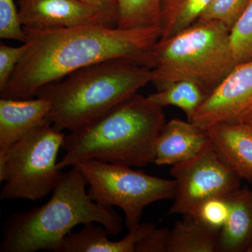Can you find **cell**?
I'll return each mask as SVG.
<instances>
[{"label":"cell","instance_id":"obj_1","mask_svg":"<svg viewBox=\"0 0 252 252\" xmlns=\"http://www.w3.org/2000/svg\"><path fill=\"white\" fill-rule=\"evenodd\" d=\"M24 31L29 47L0 92L1 98H33L43 86L109 60H127L153 69L152 53L161 35L160 28L124 30L102 24Z\"/></svg>","mask_w":252,"mask_h":252},{"label":"cell","instance_id":"obj_2","mask_svg":"<svg viewBox=\"0 0 252 252\" xmlns=\"http://www.w3.org/2000/svg\"><path fill=\"white\" fill-rule=\"evenodd\" d=\"M166 124L162 107L138 94L91 122L69 130L58 162L63 170L97 160L130 167L154 163L156 142Z\"/></svg>","mask_w":252,"mask_h":252},{"label":"cell","instance_id":"obj_3","mask_svg":"<svg viewBox=\"0 0 252 252\" xmlns=\"http://www.w3.org/2000/svg\"><path fill=\"white\" fill-rule=\"evenodd\" d=\"M87 182L77 167L61 171L49 201L42 206L10 215L3 227L0 252H59L64 238L78 225L96 223L109 235L123 230L113 207L89 196Z\"/></svg>","mask_w":252,"mask_h":252},{"label":"cell","instance_id":"obj_4","mask_svg":"<svg viewBox=\"0 0 252 252\" xmlns=\"http://www.w3.org/2000/svg\"><path fill=\"white\" fill-rule=\"evenodd\" d=\"M152 78L151 68L127 60H109L43 86L35 97L49 102L47 119L55 128L72 130L130 98Z\"/></svg>","mask_w":252,"mask_h":252},{"label":"cell","instance_id":"obj_5","mask_svg":"<svg viewBox=\"0 0 252 252\" xmlns=\"http://www.w3.org/2000/svg\"><path fill=\"white\" fill-rule=\"evenodd\" d=\"M230 34L222 23L198 20L175 35L158 41L152 53L151 82L160 91L175 81H193L210 94L238 64Z\"/></svg>","mask_w":252,"mask_h":252},{"label":"cell","instance_id":"obj_6","mask_svg":"<svg viewBox=\"0 0 252 252\" xmlns=\"http://www.w3.org/2000/svg\"><path fill=\"white\" fill-rule=\"evenodd\" d=\"M65 135L47 121L11 146L0 157L1 200L37 201L52 193L62 171L57 158Z\"/></svg>","mask_w":252,"mask_h":252},{"label":"cell","instance_id":"obj_7","mask_svg":"<svg viewBox=\"0 0 252 252\" xmlns=\"http://www.w3.org/2000/svg\"><path fill=\"white\" fill-rule=\"evenodd\" d=\"M75 167L86 179L88 193L94 201L122 210L127 230L141 223L146 207L175 196V180L147 175L127 165L89 160Z\"/></svg>","mask_w":252,"mask_h":252},{"label":"cell","instance_id":"obj_8","mask_svg":"<svg viewBox=\"0 0 252 252\" xmlns=\"http://www.w3.org/2000/svg\"><path fill=\"white\" fill-rule=\"evenodd\" d=\"M176 182L170 215L193 216L205 200L228 197L240 188L241 179L220 158L210 141L195 157L172 165Z\"/></svg>","mask_w":252,"mask_h":252},{"label":"cell","instance_id":"obj_9","mask_svg":"<svg viewBox=\"0 0 252 252\" xmlns=\"http://www.w3.org/2000/svg\"><path fill=\"white\" fill-rule=\"evenodd\" d=\"M252 112V59L237 64L188 119L200 130L236 123Z\"/></svg>","mask_w":252,"mask_h":252},{"label":"cell","instance_id":"obj_10","mask_svg":"<svg viewBox=\"0 0 252 252\" xmlns=\"http://www.w3.org/2000/svg\"><path fill=\"white\" fill-rule=\"evenodd\" d=\"M18 4L24 29L53 31L89 24L117 27L108 14L81 0H18Z\"/></svg>","mask_w":252,"mask_h":252},{"label":"cell","instance_id":"obj_11","mask_svg":"<svg viewBox=\"0 0 252 252\" xmlns=\"http://www.w3.org/2000/svg\"><path fill=\"white\" fill-rule=\"evenodd\" d=\"M49 102L45 99H0V157L11 146L47 122Z\"/></svg>","mask_w":252,"mask_h":252},{"label":"cell","instance_id":"obj_12","mask_svg":"<svg viewBox=\"0 0 252 252\" xmlns=\"http://www.w3.org/2000/svg\"><path fill=\"white\" fill-rule=\"evenodd\" d=\"M220 158L240 177L252 183V130L243 123H223L205 130Z\"/></svg>","mask_w":252,"mask_h":252},{"label":"cell","instance_id":"obj_13","mask_svg":"<svg viewBox=\"0 0 252 252\" xmlns=\"http://www.w3.org/2000/svg\"><path fill=\"white\" fill-rule=\"evenodd\" d=\"M205 130L192 123L172 119L166 123L158 137L154 163L174 165L197 155L209 142Z\"/></svg>","mask_w":252,"mask_h":252},{"label":"cell","instance_id":"obj_14","mask_svg":"<svg viewBox=\"0 0 252 252\" xmlns=\"http://www.w3.org/2000/svg\"><path fill=\"white\" fill-rule=\"evenodd\" d=\"M154 228L153 223H140L122 240L112 241L103 225L88 223L79 231L68 234L59 252H135L137 244Z\"/></svg>","mask_w":252,"mask_h":252},{"label":"cell","instance_id":"obj_15","mask_svg":"<svg viewBox=\"0 0 252 252\" xmlns=\"http://www.w3.org/2000/svg\"><path fill=\"white\" fill-rule=\"evenodd\" d=\"M228 198L230 215L219 234L217 252H247L252 245V192L240 188Z\"/></svg>","mask_w":252,"mask_h":252},{"label":"cell","instance_id":"obj_16","mask_svg":"<svg viewBox=\"0 0 252 252\" xmlns=\"http://www.w3.org/2000/svg\"><path fill=\"white\" fill-rule=\"evenodd\" d=\"M220 232L189 216L176 221L170 230L166 252H217Z\"/></svg>","mask_w":252,"mask_h":252},{"label":"cell","instance_id":"obj_17","mask_svg":"<svg viewBox=\"0 0 252 252\" xmlns=\"http://www.w3.org/2000/svg\"><path fill=\"white\" fill-rule=\"evenodd\" d=\"M212 0H162L159 40H165L198 21Z\"/></svg>","mask_w":252,"mask_h":252},{"label":"cell","instance_id":"obj_18","mask_svg":"<svg viewBox=\"0 0 252 252\" xmlns=\"http://www.w3.org/2000/svg\"><path fill=\"white\" fill-rule=\"evenodd\" d=\"M209 94L193 81L180 80L172 82L147 98L163 108L174 106L183 111L190 119Z\"/></svg>","mask_w":252,"mask_h":252},{"label":"cell","instance_id":"obj_19","mask_svg":"<svg viewBox=\"0 0 252 252\" xmlns=\"http://www.w3.org/2000/svg\"><path fill=\"white\" fill-rule=\"evenodd\" d=\"M117 27L129 30L160 28L162 0H116Z\"/></svg>","mask_w":252,"mask_h":252},{"label":"cell","instance_id":"obj_20","mask_svg":"<svg viewBox=\"0 0 252 252\" xmlns=\"http://www.w3.org/2000/svg\"><path fill=\"white\" fill-rule=\"evenodd\" d=\"M230 45L238 64L252 59V0L232 28Z\"/></svg>","mask_w":252,"mask_h":252},{"label":"cell","instance_id":"obj_21","mask_svg":"<svg viewBox=\"0 0 252 252\" xmlns=\"http://www.w3.org/2000/svg\"><path fill=\"white\" fill-rule=\"evenodd\" d=\"M250 0H212L199 17V21L222 23L231 31Z\"/></svg>","mask_w":252,"mask_h":252},{"label":"cell","instance_id":"obj_22","mask_svg":"<svg viewBox=\"0 0 252 252\" xmlns=\"http://www.w3.org/2000/svg\"><path fill=\"white\" fill-rule=\"evenodd\" d=\"M230 211L228 197H218L205 200L191 217L209 228L220 231L228 220Z\"/></svg>","mask_w":252,"mask_h":252},{"label":"cell","instance_id":"obj_23","mask_svg":"<svg viewBox=\"0 0 252 252\" xmlns=\"http://www.w3.org/2000/svg\"><path fill=\"white\" fill-rule=\"evenodd\" d=\"M0 37L22 43L27 41L14 0H0Z\"/></svg>","mask_w":252,"mask_h":252},{"label":"cell","instance_id":"obj_24","mask_svg":"<svg viewBox=\"0 0 252 252\" xmlns=\"http://www.w3.org/2000/svg\"><path fill=\"white\" fill-rule=\"evenodd\" d=\"M29 45L27 42L23 45L12 47L1 43L0 45V92L6 87L18 63L27 52Z\"/></svg>","mask_w":252,"mask_h":252},{"label":"cell","instance_id":"obj_25","mask_svg":"<svg viewBox=\"0 0 252 252\" xmlns=\"http://www.w3.org/2000/svg\"><path fill=\"white\" fill-rule=\"evenodd\" d=\"M170 230L167 228H154L140 240L135 252H166Z\"/></svg>","mask_w":252,"mask_h":252},{"label":"cell","instance_id":"obj_26","mask_svg":"<svg viewBox=\"0 0 252 252\" xmlns=\"http://www.w3.org/2000/svg\"><path fill=\"white\" fill-rule=\"evenodd\" d=\"M99 8L108 14L117 23L118 20L117 3L116 0H81Z\"/></svg>","mask_w":252,"mask_h":252},{"label":"cell","instance_id":"obj_27","mask_svg":"<svg viewBox=\"0 0 252 252\" xmlns=\"http://www.w3.org/2000/svg\"><path fill=\"white\" fill-rule=\"evenodd\" d=\"M236 123H243L245 125L249 126L252 130V112L249 113L248 115L243 117L240 122Z\"/></svg>","mask_w":252,"mask_h":252},{"label":"cell","instance_id":"obj_28","mask_svg":"<svg viewBox=\"0 0 252 252\" xmlns=\"http://www.w3.org/2000/svg\"><path fill=\"white\" fill-rule=\"evenodd\" d=\"M247 252H252V245L250 247V248L248 249V251Z\"/></svg>","mask_w":252,"mask_h":252}]
</instances>
